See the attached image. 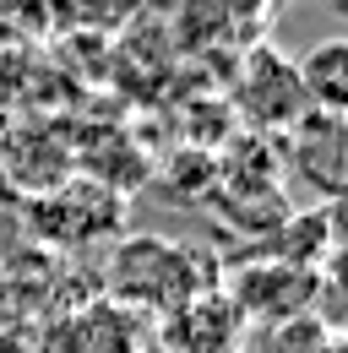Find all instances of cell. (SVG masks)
Masks as SVG:
<instances>
[{"label": "cell", "instance_id": "cell-4", "mask_svg": "<svg viewBox=\"0 0 348 353\" xmlns=\"http://www.w3.org/2000/svg\"><path fill=\"white\" fill-rule=\"evenodd\" d=\"M240 310L229 305V294H196L180 310H169L164 321V353H234V337H240Z\"/></svg>", "mask_w": 348, "mask_h": 353}, {"label": "cell", "instance_id": "cell-3", "mask_svg": "<svg viewBox=\"0 0 348 353\" xmlns=\"http://www.w3.org/2000/svg\"><path fill=\"white\" fill-rule=\"evenodd\" d=\"M234 109L251 131H289L304 114V92L294 77V60H283L278 49H251L240 82H234Z\"/></svg>", "mask_w": 348, "mask_h": 353}, {"label": "cell", "instance_id": "cell-7", "mask_svg": "<svg viewBox=\"0 0 348 353\" xmlns=\"http://www.w3.org/2000/svg\"><path fill=\"white\" fill-rule=\"evenodd\" d=\"M304 109L316 114H343L348 109V39H321L316 49H304V60H294Z\"/></svg>", "mask_w": 348, "mask_h": 353}, {"label": "cell", "instance_id": "cell-5", "mask_svg": "<svg viewBox=\"0 0 348 353\" xmlns=\"http://www.w3.org/2000/svg\"><path fill=\"white\" fill-rule=\"evenodd\" d=\"M289 163L304 169V179L327 196V207L343 190V114H316L304 109L289 125Z\"/></svg>", "mask_w": 348, "mask_h": 353}, {"label": "cell", "instance_id": "cell-2", "mask_svg": "<svg viewBox=\"0 0 348 353\" xmlns=\"http://www.w3.org/2000/svg\"><path fill=\"white\" fill-rule=\"evenodd\" d=\"M327 283V266L321 272H300V266H283V261H256L245 272H234L229 283V305L240 310V321H294V315H310L316 294Z\"/></svg>", "mask_w": 348, "mask_h": 353}, {"label": "cell", "instance_id": "cell-8", "mask_svg": "<svg viewBox=\"0 0 348 353\" xmlns=\"http://www.w3.org/2000/svg\"><path fill=\"white\" fill-rule=\"evenodd\" d=\"M261 353H338V326H327L316 310L294 315V321H278L261 332Z\"/></svg>", "mask_w": 348, "mask_h": 353}, {"label": "cell", "instance_id": "cell-1", "mask_svg": "<svg viewBox=\"0 0 348 353\" xmlns=\"http://www.w3.org/2000/svg\"><path fill=\"white\" fill-rule=\"evenodd\" d=\"M104 288H109V305L120 310H180L185 299L207 294V266L196 250L158 239V234H136L120 239V250L109 256L104 272Z\"/></svg>", "mask_w": 348, "mask_h": 353}, {"label": "cell", "instance_id": "cell-6", "mask_svg": "<svg viewBox=\"0 0 348 353\" xmlns=\"http://www.w3.org/2000/svg\"><path fill=\"white\" fill-rule=\"evenodd\" d=\"M267 261L300 266V272H321V266L338 261V218L332 207H304V212H289L278 223V234L261 245Z\"/></svg>", "mask_w": 348, "mask_h": 353}]
</instances>
